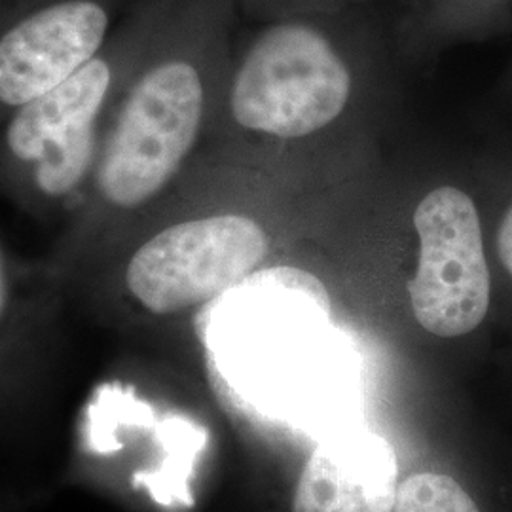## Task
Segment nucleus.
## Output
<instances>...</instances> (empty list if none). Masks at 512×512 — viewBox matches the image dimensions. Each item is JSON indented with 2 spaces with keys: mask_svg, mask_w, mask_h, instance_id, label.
Instances as JSON below:
<instances>
[{
  "mask_svg": "<svg viewBox=\"0 0 512 512\" xmlns=\"http://www.w3.org/2000/svg\"><path fill=\"white\" fill-rule=\"evenodd\" d=\"M93 128L50 148L27 167L29 183L42 198H61L74 190L86 175L93 154Z\"/></svg>",
  "mask_w": 512,
  "mask_h": 512,
  "instance_id": "nucleus-8",
  "label": "nucleus"
},
{
  "mask_svg": "<svg viewBox=\"0 0 512 512\" xmlns=\"http://www.w3.org/2000/svg\"><path fill=\"white\" fill-rule=\"evenodd\" d=\"M109 88L107 61L93 57L52 90L14 109L2 135L8 160L29 167L50 148L92 129Z\"/></svg>",
  "mask_w": 512,
  "mask_h": 512,
  "instance_id": "nucleus-7",
  "label": "nucleus"
},
{
  "mask_svg": "<svg viewBox=\"0 0 512 512\" xmlns=\"http://www.w3.org/2000/svg\"><path fill=\"white\" fill-rule=\"evenodd\" d=\"M391 512H482L456 478L414 473L399 484Z\"/></svg>",
  "mask_w": 512,
  "mask_h": 512,
  "instance_id": "nucleus-9",
  "label": "nucleus"
},
{
  "mask_svg": "<svg viewBox=\"0 0 512 512\" xmlns=\"http://www.w3.org/2000/svg\"><path fill=\"white\" fill-rule=\"evenodd\" d=\"M399 488L395 448L366 429L319 440L294 490L293 512H391Z\"/></svg>",
  "mask_w": 512,
  "mask_h": 512,
  "instance_id": "nucleus-6",
  "label": "nucleus"
},
{
  "mask_svg": "<svg viewBox=\"0 0 512 512\" xmlns=\"http://www.w3.org/2000/svg\"><path fill=\"white\" fill-rule=\"evenodd\" d=\"M14 310V289H12V277L8 270L6 255L0 247V332L8 327Z\"/></svg>",
  "mask_w": 512,
  "mask_h": 512,
  "instance_id": "nucleus-10",
  "label": "nucleus"
},
{
  "mask_svg": "<svg viewBox=\"0 0 512 512\" xmlns=\"http://www.w3.org/2000/svg\"><path fill=\"white\" fill-rule=\"evenodd\" d=\"M418 268L408 283L416 321L439 338H458L482 325L492 279L475 202L456 186L431 190L414 213Z\"/></svg>",
  "mask_w": 512,
  "mask_h": 512,
  "instance_id": "nucleus-4",
  "label": "nucleus"
},
{
  "mask_svg": "<svg viewBox=\"0 0 512 512\" xmlns=\"http://www.w3.org/2000/svg\"><path fill=\"white\" fill-rule=\"evenodd\" d=\"M268 253V236L243 215L173 224L131 258L128 289L152 313L188 310L238 287Z\"/></svg>",
  "mask_w": 512,
  "mask_h": 512,
  "instance_id": "nucleus-3",
  "label": "nucleus"
},
{
  "mask_svg": "<svg viewBox=\"0 0 512 512\" xmlns=\"http://www.w3.org/2000/svg\"><path fill=\"white\" fill-rule=\"evenodd\" d=\"M497 251L505 270L512 275V205L507 215L501 220V226L497 232Z\"/></svg>",
  "mask_w": 512,
  "mask_h": 512,
  "instance_id": "nucleus-11",
  "label": "nucleus"
},
{
  "mask_svg": "<svg viewBox=\"0 0 512 512\" xmlns=\"http://www.w3.org/2000/svg\"><path fill=\"white\" fill-rule=\"evenodd\" d=\"M109 29L92 0L35 8L0 33V105L18 109L90 63Z\"/></svg>",
  "mask_w": 512,
  "mask_h": 512,
  "instance_id": "nucleus-5",
  "label": "nucleus"
},
{
  "mask_svg": "<svg viewBox=\"0 0 512 512\" xmlns=\"http://www.w3.org/2000/svg\"><path fill=\"white\" fill-rule=\"evenodd\" d=\"M202 114V78L190 63L169 61L145 74L103 156V196L124 209L154 198L194 147Z\"/></svg>",
  "mask_w": 512,
  "mask_h": 512,
  "instance_id": "nucleus-2",
  "label": "nucleus"
},
{
  "mask_svg": "<svg viewBox=\"0 0 512 512\" xmlns=\"http://www.w3.org/2000/svg\"><path fill=\"white\" fill-rule=\"evenodd\" d=\"M349 93L348 65L329 38L302 23H281L249 50L230 105L243 128L298 139L332 124Z\"/></svg>",
  "mask_w": 512,
  "mask_h": 512,
  "instance_id": "nucleus-1",
  "label": "nucleus"
}]
</instances>
